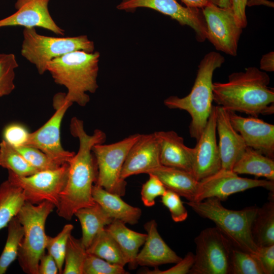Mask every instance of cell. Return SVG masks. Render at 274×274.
I'll return each mask as SVG.
<instances>
[{"instance_id": "obj_1", "label": "cell", "mask_w": 274, "mask_h": 274, "mask_svg": "<svg viewBox=\"0 0 274 274\" xmlns=\"http://www.w3.org/2000/svg\"><path fill=\"white\" fill-rule=\"evenodd\" d=\"M70 131L79 140V149L68 162L67 181L56 208L58 215L68 221L80 209L96 203L92 189L97 180V167L92 149L95 144L104 143L106 139L105 133L98 129L92 135L87 134L83 121L76 117L71 120Z\"/></svg>"}, {"instance_id": "obj_2", "label": "cell", "mask_w": 274, "mask_h": 274, "mask_svg": "<svg viewBox=\"0 0 274 274\" xmlns=\"http://www.w3.org/2000/svg\"><path fill=\"white\" fill-rule=\"evenodd\" d=\"M266 72L254 66L234 72L225 83H213V101L228 111L258 117L274 113V89Z\"/></svg>"}, {"instance_id": "obj_3", "label": "cell", "mask_w": 274, "mask_h": 274, "mask_svg": "<svg viewBox=\"0 0 274 274\" xmlns=\"http://www.w3.org/2000/svg\"><path fill=\"white\" fill-rule=\"evenodd\" d=\"M100 54L76 51L49 61L46 71L54 82L66 87L65 98L84 107L89 101L87 92L94 93L98 88L97 77Z\"/></svg>"}, {"instance_id": "obj_4", "label": "cell", "mask_w": 274, "mask_h": 274, "mask_svg": "<svg viewBox=\"0 0 274 274\" xmlns=\"http://www.w3.org/2000/svg\"><path fill=\"white\" fill-rule=\"evenodd\" d=\"M224 61V57L217 52L207 53L198 65L196 77L189 94L182 98L170 96L164 101V105L168 108L184 110L189 114L191 118L189 133L196 140L206 127L213 106L214 72Z\"/></svg>"}, {"instance_id": "obj_5", "label": "cell", "mask_w": 274, "mask_h": 274, "mask_svg": "<svg viewBox=\"0 0 274 274\" xmlns=\"http://www.w3.org/2000/svg\"><path fill=\"white\" fill-rule=\"evenodd\" d=\"M200 216L208 219L230 241L232 246L248 253L256 254L259 247L253 238L251 228L258 208L246 207L241 210L224 207L221 200L210 197L200 201L185 202Z\"/></svg>"}, {"instance_id": "obj_6", "label": "cell", "mask_w": 274, "mask_h": 274, "mask_svg": "<svg viewBox=\"0 0 274 274\" xmlns=\"http://www.w3.org/2000/svg\"><path fill=\"white\" fill-rule=\"evenodd\" d=\"M55 208L54 204L47 201L38 204L25 201L16 216L24 231L17 258L26 273L38 274L40 259L46 249V221Z\"/></svg>"}, {"instance_id": "obj_7", "label": "cell", "mask_w": 274, "mask_h": 274, "mask_svg": "<svg viewBox=\"0 0 274 274\" xmlns=\"http://www.w3.org/2000/svg\"><path fill=\"white\" fill-rule=\"evenodd\" d=\"M21 53L35 65L39 74L46 71L47 63L52 59L76 51L93 52L94 43L86 35L57 38L41 35L35 28H24Z\"/></svg>"}, {"instance_id": "obj_8", "label": "cell", "mask_w": 274, "mask_h": 274, "mask_svg": "<svg viewBox=\"0 0 274 274\" xmlns=\"http://www.w3.org/2000/svg\"><path fill=\"white\" fill-rule=\"evenodd\" d=\"M140 135L135 133L113 144L93 146L92 151L97 167L95 184L121 197L125 194L127 183L121 178V170L129 150Z\"/></svg>"}, {"instance_id": "obj_9", "label": "cell", "mask_w": 274, "mask_h": 274, "mask_svg": "<svg viewBox=\"0 0 274 274\" xmlns=\"http://www.w3.org/2000/svg\"><path fill=\"white\" fill-rule=\"evenodd\" d=\"M196 254L189 273L229 274L233 246L217 227L202 230L195 238Z\"/></svg>"}, {"instance_id": "obj_10", "label": "cell", "mask_w": 274, "mask_h": 274, "mask_svg": "<svg viewBox=\"0 0 274 274\" xmlns=\"http://www.w3.org/2000/svg\"><path fill=\"white\" fill-rule=\"evenodd\" d=\"M65 94L58 93L54 96L55 112L43 126L29 133L24 145L41 150L59 165L68 163L75 154L74 152L64 150L60 142L61 121L66 111L73 104L65 98Z\"/></svg>"}, {"instance_id": "obj_11", "label": "cell", "mask_w": 274, "mask_h": 274, "mask_svg": "<svg viewBox=\"0 0 274 274\" xmlns=\"http://www.w3.org/2000/svg\"><path fill=\"white\" fill-rule=\"evenodd\" d=\"M68 169V163H65L55 169L38 171L25 177L8 170V179L22 189L26 201L38 204L47 201L56 208L67 181Z\"/></svg>"}, {"instance_id": "obj_12", "label": "cell", "mask_w": 274, "mask_h": 274, "mask_svg": "<svg viewBox=\"0 0 274 274\" xmlns=\"http://www.w3.org/2000/svg\"><path fill=\"white\" fill-rule=\"evenodd\" d=\"M202 10L207 27V39L216 50L231 56L237 55L242 29L230 8L210 4Z\"/></svg>"}, {"instance_id": "obj_13", "label": "cell", "mask_w": 274, "mask_h": 274, "mask_svg": "<svg viewBox=\"0 0 274 274\" xmlns=\"http://www.w3.org/2000/svg\"><path fill=\"white\" fill-rule=\"evenodd\" d=\"M256 187H263L273 191L274 181L243 178L232 170L221 168L199 181L192 201H200L210 197L223 201L233 194Z\"/></svg>"}, {"instance_id": "obj_14", "label": "cell", "mask_w": 274, "mask_h": 274, "mask_svg": "<svg viewBox=\"0 0 274 274\" xmlns=\"http://www.w3.org/2000/svg\"><path fill=\"white\" fill-rule=\"evenodd\" d=\"M142 7L157 11L182 25L190 27L199 42L207 39L206 24L201 9L183 6L176 0H123L117 6L118 10L128 11Z\"/></svg>"}, {"instance_id": "obj_15", "label": "cell", "mask_w": 274, "mask_h": 274, "mask_svg": "<svg viewBox=\"0 0 274 274\" xmlns=\"http://www.w3.org/2000/svg\"><path fill=\"white\" fill-rule=\"evenodd\" d=\"M193 148L191 173L199 181L221 168L216 139V109L213 106L207 123Z\"/></svg>"}, {"instance_id": "obj_16", "label": "cell", "mask_w": 274, "mask_h": 274, "mask_svg": "<svg viewBox=\"0 0 274 274\" xmlns=\"http://www.w3.org/2000/svg\"><path fill=\"white\" fill-rule=\"evenodd\" d=\"M50 0H16V12L0 20V28L7 26L42 27L57 35L63 36L64 30L52 18L48 9Z\"/></svg>"}, {"instance_id": "obj_17", "label": "cell", "mask_w": 274, "mask_h": 274, "mask_svg": "<svg viewBox=\"0 0 274 274\" xmlns=\"http://www.w3.org/2000/svg\"><path fill=\"white\" fill-rule=\"evenodd\" d=\"M230 122L247 147L274 159V125L255 117H244L228 111Z\"/></svg>"}, {"instance_id": "obj_18", "label": "cell", "mask_w": 274, "mask_h": 274, "mask_svg": "<svg viewBox=\"0 0 274 274\" xmlns=\"http://www.w3.org/2000/svg\"><path fill=\"white\" fill-rule=\"evenodd\" d=\"M161 165L159 144L155 132L141 134L128 153L121 176L125 180L132 175L148 174Z\"/></svg>"}, {"instance_id": "obj_19", "label": "cell", "mask_w": 274, "mask_h": 274, "mask_svg": "<svg viewBox=\"0 0 274 274\" xmlns=\"http://www.w3.org/2000/svg\"><path fill=\"white\" fill-rule=\"evenodd\" d=\"M216 109L221 168L232 170L247 146L242 136L232 125L228 111L219 106H216Z\"/></svg>"}, {"instance_id": "obj_20", "label": "cell", "mask_w": 274, "mask_h": 274, "mask_svg": "<svg viewBox=\"0 0 274 274\" xmlns=\"http://www.w3.org/2000/svg\"><path fill=\"white\" fill-rule=\"evenodd\" d=\"M144 228L147 235L142 249L136 256L138 265L156 267L163 264L176 263L182 259L163 241L155 220L146 223Z\"/></svg>"}, {"instance_id": "obj_21", "label": "cell", "mask_w": 274, "mask_h": 274, "mask_svg": "<svg viewBox=\"0 0 274 274\" xmlns=\"http://www.w3.org/2000/svg\"><path fill=\"white\" fill-rule=\"evenodd\" d=\"M155 132L159 142L161 165L191 173L193 148L186 146L183 138L174 131Z\"/></svg>"}, {"instance_id": "obj_22", "label": "cell", "mask_w": 274, "mask_h": 274, "mask_svg": "<svg viewBox=\"0 0 274 274\" xmlns=\"http://www.w3.org/2000/svg\"><path fill=\"white\" fill-rule=\"evenodd\" d=\"M92 195L94 201L114 220L130 225L138 223L142 216V210L127 203L120 196L110 192L95 184L92 187Z\"/></svg>"}, {"instance_id": "obj_23", "label": "cell", "mask_w": 274, "mask_h": 274, "mask_svg": "<svg viewBox=\"0 0 274 274\" xmlns=\"http://www.w3.org/2000/svg\"><path fill=\"white\" fill-rule=\"evenodd\" d=\"M150 173L156 176L167 190L185 197L189 201H193L199 181L191 173L175 167L161 165L148 174Z\"/></svg>"}, {"instance_id": "obj_24", "label": "cell", "mask_w": 274, "mask_h": 274, "mask_svg": "<svg viewBox=\"0 0 274 274\" xmlns=\"http://www.w3.org/2000/svg\"><path fill=\"white\" fill-rule=\"evenodd\" d=\"M105 228L119 245L127 260L129 269H135L138 266L136 256L140 248L146 241L147 233L131 230L124 223L116 219L113 220Z\"/></svg>"}, {"instance_id": "obj_25", "label": "cell", "mask_w": 274, "mask_h": 274, "mask_svg": "<svg viewBox=\"0 0 274 274\" xmlns=\"http://www.w3.org/2000/svg\"><path fill=\"white\" fill-rule=\"evenodd\" d=\"M74 215L80 221L82 233L81 240L86 249L98 233L114 220L96 202L92 206L80 209Z\"/></svg>"}, {"instance_id": "obj_26", "label": "cell", "mask_w": 274, "mask_h": 274, "mask_svg": "<svg viewBox=\"0 0 274 274\" xmlns=\"http://www.w3.org/2000/svg\"><path fill=\"white\" fill-rule=\"evenodd\" d=\"M232 170L237 175H252L274 181L273 159L248 147L234 163Z\"/></svg>"}, {"instance_id": "obj_27", "label": "cell", "mask_w": 274, "mask_h": 274, "mask_svg": "<svg viewBox=\"0 0 274 274\" xmlns=\"http://www.w3.org/2000/svg\"><path fill=\"white\" fill-rule=\"evenodd\" d=\"M269 200L258 208L251 228L254 242L258 247L274 245V195L270 191Z\"/></svg>"}, {"instance_id": "obj_28", "label": "cell", "mask_w": 274, "mask_h": 274, "mask_svg": "<svg viewBox=\"0 0 274 274\" xmlns=\"http://www.w3.org/2000/svg\"><path fill=\"white\" fill-rule=\"evenodd\" d=\"M26 201L22 189L8 179L0 185V230L7 227Z\"/></svg>"}, {"instance_id": "obj_29", "label": "cell", "mask_w": 274, "mask_h": 274, "mask_svg": "<svg viewBox=\"0 0 274 274\" xmlns=\"http://www.w3.org/2000/svg\"><path fill=\"white\" fill-rule=\"evenodd\" d=\"M86 250L113 264L124 267L128 263L119 245L105 228L98 233Z\"/></svg>"}, {"instance_id": "obj_30", "label": "cell", "mask_w": 274, "mask_h": 274, "mask_svg": "<svg viewBox=\"0 0 274 274\" xmlns=\"http://www.w3.org/2000/svg\"><path fill=\"white\" fill-rule=\"evenodd\" d=\"M7 227L6 242L0 255V274L5 273L17 258L24 234L23 226L17 216L10 221Z\"/></svg>"}, {"instance_id": "obj_31", "label": "cell", "mask_w": 274, "mask_h": 274, "mask_svg": "<svg viewBox=\"0 0 274 274\" xmlns=\"http://www.w3.org/2000/svg\"><path fill=\"white\" fill-rule=\"evenodd\" d=\"M0 166L20 177L28 176L39 171L3 140L0 143Z\"/></svg>"}, {"instance_id": "obj_32", "label": "cell", "mask_w": 274, "mask_h": 274, "mask_svg": "<svg viewBox=\"0 0 274 274\" xmlns=\"http://www.w3.org/2000/svg\"><path fill=\"white\" fill-rule=\"evenodd\" d=\"M87 255L86 249L81 238L77 239L71 235L67 241L62 274H83Z\"/></svg>"}, {"instance_id": "obj_33", "label": "cell", "mask_w": 274, "mask_h": 274, "mask_svg": "<svg viewBox=\"0 0 274 274\" xmlns=\"http://www.w3.org/2000/svg\"><path fill=\"white\" fill-rule=\"evenodd\" d=\"M229 274H264V272L254 254L233 247Z\"/></svg>"}, {"instance_id": "obj_34", "label": "cell", "mask_w": 274, "mask_h": 274, "mask_svg": "<svg viewBox=\"0 0 274 274\" xmlns=\"http://www.w3.org/2000/svg\"><path fill=\"white\" fill-rule=\"evenodd\" d=\"M73 229L72 224H67L55 237L47 236L46 249L55 259L59 273L62 272L67 241Z\"/></svg>"}, {"instance_id": "obj_35", "label": "cell", "mask_w": 274, "mask_h": 274, "mask_svg": "<svg viewBox=\"0 0 274 274\" xmlns=\"http://www.w3.org/2000/svg\"><path fill=\"white\" fill-rule=\"evenodd\" d=\"M18 67L12 53H0V97L10 94L15 89V70Z\"/></svg>"}, {"instance_id": "obj_36", "label": "cell", "mask_w": 274, "mask_h": 274, "mask_svg": "<svg viewBox=\"0 0 274 274\" xmlns=\"http://www.w3.org/2000/svg\"><path fill=\"white\" fill-rule=\"evenodd\" d=\"M124 267L110 263L93 254L87 253L83 274H128Z\"/></svg>"}, {"instance_id": "obj_37", "label": "cell", "mask_w": 274, "mask_h": 274, "mask_svg": "<svg viewBox=\"0 0 274 274\" xmlns=\"http://www.w3.org/2000/svg\"><path fill=\"white\" fill-rule=\"evenodd\" d=\"M14 148L39 171L55 169L61 166L37 148L24 146Z\"/></svg>"}, {"instance_id": "obj_38", "label": "cell", "mask_w": 274, "mask_h": 274, "mask_svg": "<svg viewBox=\"0 0 274 274\" xmlns=\"http://www.w3.org/2000/svg\"><path fill=\"white\" fill-rule=\"evenodd\" d=\"M148 175L149 179L142 185L141 194L144 204L150 207L155 204L156 198L162 196L166 189L156 176L150 173Z\"/></svg>"}, {"instance_id": "obj_39", "label": "cell", "mask_w": 274, "mask_h": 274, "mask_svg": "<svg viewBox=\"0 0 274 274\" xmlns=\"http://www.w3.org/2000/svg\"><path fill=\"white\" fill-rule=\"evenodd\" d=\"M161 202L169 211L172 219L176 222L185 221L188 212L182 201L180 196L176 193L167 190L161 196Z\"/></svg>"}, {"instance_id": "obj_40", "label": "cell", "mask_w": 274, "mask_h": 274, "mask_svg": "<svg viewBox=\"0 0 274 274\" xmlns=\"http://www.w3.org/2000/svg\"><path fill=\"white\" fill-rule=\"evenodd\" d=\"M29 132L23 125L13 123L6 126L3 130V140L14 148L24 146Z\"/></svg>"}, {"instance_id": "obj_41", "label": "cell", "mask_w": 274, "mask_h": 274, "mask_svg": "<svg viewBox=\"0 0 274 274\" xmlns=\"http://www.w3.org/2000/svg\"><path fill=\"white\" fill-rule=\"evenodd\" d=\"M194 261V255L192 252H188L184 257L182 258L175 265L171 268L165 270H161L157 267H154L152 270H147L143 271L142 273L146 274H186L189 272L193 266Z\"/></svg>"}, {"instance_id": "obj_42", "label": "cell", "mask_w": 274, "mask_h": 274, "mask_svg": "<svg viewBox=\"0 0 274 274\" xmlns=\"http://www.w3.org/2000/svg\"><path fill=\"white\" fill-rule=\"evenodd\" d=\"M255 256L259 262L264 274L274 273V245L259 247Z\"/></svg>"}, {"instance_id": "obj_43", "label": "cell", "mask_w": 274, "mask_h": 274, "mask_svg": "<svg viewBox=\"0 0 274 274\" xmlns=\"http://www.w3.org/2000/svg\"><path fill=\"white\" fill-rule=\"evenodd\" d=\"M247 0H230L231 8L238 25L242 28H245L248 24L246 15Z\"/></svg>"}, {"instance_id": "obj_44", "label": "cell", "mask_w": 274, "mask_h": 274, "mask_svg": "<svg viewBox=\"0 0 274 274\" xmlns=\"http://www.w3.org/2000/svg\"><path fill=\"white\" fill-rule=\"evenodd\" d=\"M57 273H59V272L55 259L49 253H45L40 259L38 274Z\"/></svg>"}, {"instance_id": "obj_45", "label": "cell", "mask_w": 274, "mask_h": 274, "mask_svg": "<svg viewBox=\"0 0 274 274\" xmlns=\"http://www.w3.org/2000/svg\"><path fill=\"white\" fill-rule=\"evenodd\" d=\"M260 70L265 72L274 71V52L273 51L262 56L260 61Z\"/></svg>"}, {"instance_id": "obj_46", "label": "cell", "mask_w": 274, "mask_h": 274, "mask_svg": "<svg viewBox=\"0 0 274 274\" xmlns=\"http://www.w3.org/2000/svg\"><path fill=\"white\" fill-rule=\"evenodd\" d=\"M186 7L190 8L202 9L210 4H214L219 7V0H180Z\"/></svg>"}, {"instance_id": "obj_47", "label": "cell", "mask_w": 274, "mask_h": 274, "mask_svg": "<svg viewBox=\"0 0 274 274\" xmlns=\"http://www.w3.org/2000/svg\"><path fill=\"white\" fill-rule=\"evenodd\" d=\"M264 5L269 7H273V2L268 0H247L246 6L251 7L254 6Z\"/></svg>"}, {"instance_id": "obj_48", "label": "cell", "mask_w": 274, "mask_h": 274, "mask_svg": "<svg viewBox=\"0 0 274 274\" xmlns=\"http://www.w3.org/2000/svg\"><path fill=\"white\" fill-rule=\"evenodd\" d=\"M220 5L219 7L222 8H230L231 4L230 0H219Z\"/></svg>"}]
</instances>
